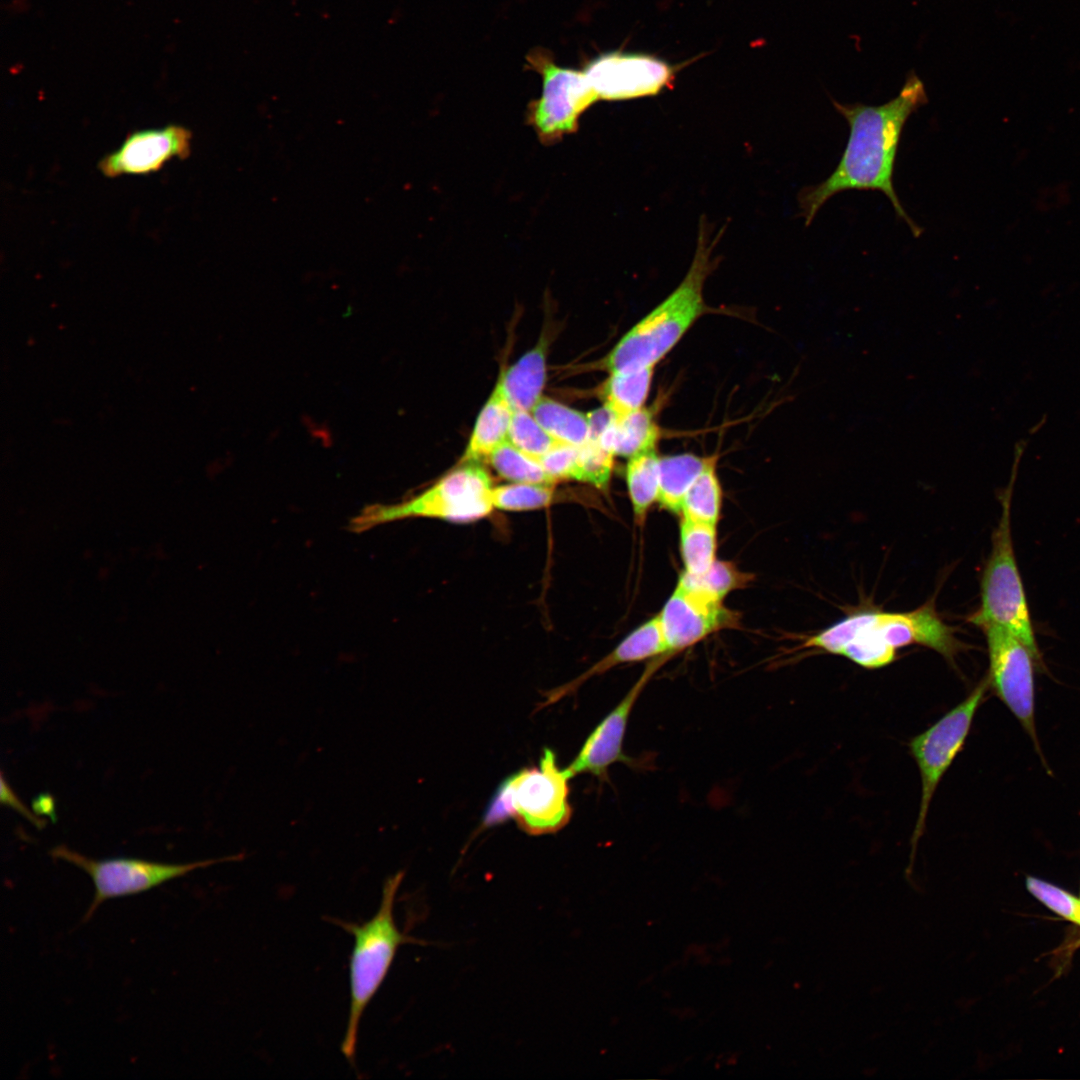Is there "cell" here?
<instances>
[{
    "mask_svg": "<svg viewBox=\"0 0 1080 1080\" xmlns=\"http://www.w3.org/2000/svg\"><path fill=\"white\" fill-rule=\"evenodd\" d=\"M921 79L909 72L899 94L880 106L842 104L832 99L835 109L847 121L850 136L832 174L799 194L801 216L810 225L821 207L845 190H878L890 200L897 216L919 237L922 228L906 213L893 186L895 159L903 127L909 116L927 104Z\"/></svg>",
    "mask_w": 1080,
    "mask_h": 1080,
    "instance_id": "1",
    "label": "cell"
},
{
    "mask_svg": "<svg viewBox=\"0 0 1080 1080\" xmlns=\"http://www.w3.org/2000/svg\"><path fill=\"white\" fill-rule=\"evenodd\" d=\"M912 644L930 648L950 662L965 649L954 628L938 614L934 600L906 612H853L807 637L800 647L841 655L876 669L891 664L898 649Z\"/></svg>",
    "mask_w": 1080,
    "mask_h": 1080,
    "instance_id": "2",
    "label": "cell"
},
{
    "mask_svg": "<svg viewBox=\"0 0 1080 1080\" xmlns=\"http://www.w3.org/2000/svg\"><path fill=\"white\" fill-rule=\"evenodd\" d=\"M721 233L709 242L700 223L693 261L681 283L660 304L627 331L595 368L626 372L655 367L705 312L704 283L715 268L711 254Z\"/></svg>",
    "mask_w": 1080,
    "mask_h": 1080,
    "instance_id": "3",
    "label": "cell"
},
{
    "mask_svg": "<svg viewBox=\"0 0 1080 1080\" xmlns=\"http://www.w3.org/2000/svg\"><path fill=\"white\" fill-rule=\"evenodd\" d=\"M403 878L404 872L398 871L385 880L379 908L368 921L361 924L333 921L354 938L349 965L350 1007L341 1044L343 1055L352 1064L361 1018L384 982L398 948L404 944L425 943L401 932L395 923V898Z\"/></svg>",
    "mask_w": 1080,
    "mask_h": 1080,
    "instance_id": "4",
    "label": "cell"
},
{
    "mask_svg": "<svg viewBox=\"0 0 1080 1080\" xmlns=\"http://www.w3.org/2000/svg\"><path fill=\"white\" fill-rule=\"evenodd\" d=\"M557 763L555 752L544 748L538 767H525L499 785L483 814L480 829H489L514 818L528 835L555 833L570 821L569 780Z\"/></svg>",
    "mask_w": 1080,
    "mask_h": 1080,
    "instance_id": "5",
    "label": "cell"
},
{
    "mask_svg": "<svg viewBox=\"0 0 1080 1080\" xmlns=\"http://www.w3.org/2000/svg\"><path fill=\"white\" fill-rule=\"evenodd\" d=\"M493 484L486 469L476 462L460 463L431 487L396 504L367 506L349 523L361 533L381 524L409 518H432L469 523L486 518L494 510Z\"/></svg>",
    "mask_w": 1080,
    "mask_h": 1080,
    "instance_id": "6",
    "label": "cell"
},
{
    "mask_svg": "<svg viewBox=\"0 0 1080 1080\" xmlns=\"http://www.w3.org/2000/svg\"><path fill=\"white\" fill-rule=\"evenodd\" d=\"M1002 512L991 537V551L980 586V605L968 621L980 629L999 626L1015 635L1031 652L1037 670L1044 665L1034 635L1011 532V487L1002 497Z\"/></svg>",
    "mask_w": 1080,
    "mask_h": 1080,
    "instance_id": "7",
    "label": "cell"
},
{
    "mask_svg": "<svg viewBox=\"0 0 1080 1080\" xmlns=\"http://www.w3.org/2000/svg\"><path fill=\"white\" fill-rule=\"evenodd\" d=\"M49 854L54 859L80 868L90 876L95 893L83 918L84 922L88 921L96 909L109 899L146 892L194 870L243 858V855L237 854L189 863H161L125 857L96 860L69 849L65 845L53 847Z\"/></svg>",
    "mask_w": 1080,
    "mask_h": 1080,
    "instance_id": "8",
    "label": "cell"
},
{
    "mask_svg": "<svg viewBox=\"0 0 1080 1080\" xmlns=\"http://www.w3.org/2000/svg\"><path fill=\"white\" fill-rule=\"evenodd\" d=\"M989 689L987 675L957 706L909 743L921 778V801L912 842L922 836L933 795L941 778L962 750L974 716Z\"/></svg>",
    "mask_w": 1080,
    "mask_h": 1080,
    "instance_id": "9",
    "label": "cell"
},
{
    "mask_svg": "<svg viewBox=\"0 0 1080 1080\" xmlns=\"http://www.w3.org/2000/svg\"><path fill=\"white\" fill-rule=\"evenodd\" d=\"M527 61L543 83L540 97L528 105V124L543 144L553 145L577 131L580 116L599 98L583 71L558 66L542 51Z\"/></svg>",
    "mask_w": 1080,
    "mask_h": 1080,
    "instance_id": "10",
    "label": "cell"
},
{
    "mask_svg": "<svg viewBox=\"0 0 1080 1080\" xmlns=\"http://www.w3.org/2000/svg\"><path fill=\"white\" fill-rule=\"evenodd\" d=\"M981 630L987 642L989 688L1017 718L1042 757L1035 725L1034 657L1009 631L995 625Z\"/></svg>",
    "mask_w": 1080,
    "mask_h": 1080,
    "instance_id": "11",
    "label": "cell"
},
{
    "mask_svg": "<svg viewBox=\"0 0 1080 1080\" xmlns=\"http://www.w3.org/2000/svg\"><path fill=\"white\" fill-rule=\"evenodd\" d=\"M669 652L694 645L708 635L738 624L737 612L722 600L678 581L659 613Z\"/></svg>",
    "mask_w": 1080,
    "mask_h": 1080,
    "instance_id": "12",
    "label": "cell"
},
{
    "mask_svg": "<svg viewBox=\"0 0 1080 1080\" xmlns=\"http://www.w3.org/2000/svg\"><path fill=\"white\" fill-rule=\"evenodd\" d=\"M583 72L603 100H623L659 93L672 79V68L646 55L602 54L590 61Z\"/></svg>",
    "mask_w": 1080,
    "mask_h": 1080,
    "instance_id": "13",
    "label": "cell"
},
{
    "mask_svg": "<svg viewBox=\"0 0 1080 1080\" xmlns=\"http://www.w3.org/2000/svg\"><path fill=\"white\" fill-rule=\"evenodd\" d=\"M191 140L192 132L177 124L135 130L118 149L105 155L97 167L108 178L148 175L174 158L186 159L191 153Z\"/></svg>",
    "mask_w": 1080,
    "mask_h": 1080,
    "instance_id": "14",
    "label": "cell"
},
{
    "mask_svg": "<svg viewBox=\"0 0 1080 1080\" xmlns=\"http://www.w3.org/2000/svg\"><path fill=\"white\" fill-rule=\"evenodd\" d=\"M656 665L648 667L621 701L595 726L585 739L572 762L565 767L570 778L589 773L607 780L609 767L617 762H635L623 751V743L631 711L648 682Z\"/></svg>",
    "mask_w": 1080,
    "mask_h": 1080,
    "instance_id": "15",
    "label": "cell"
},
{
    "mask_svg": "<svg viewBox=\"0 0 1080 1080\" xmlns=\"http://www.w3.org/2000/svg\"><path fill=\"white\" fill-rule=\"evenodd\" d=\"M669 653L659 614L628 634L607 656L570 682L545 692L537 710L574 693L589 678L622 663L642 661Z\"/></svg>",
    "mask_w": 1080,
    "mask_h": 1080,
    "instance_id": "16",
    "label": "cell"
},
{
    "mask_svg": "<svg viewBox=\"0 0 1080 1080\" xmlns=\"http://www.w3.org/2000/svg\"><path fill=\"white\" fill-rule=\"evenodd\" d=\"M547 349V339L541 336L537 345L500 375L497 383L513 410L531 412L543 397Z\"/></svg>",
    "mask_w": 1080,
    "mask_h": 1080,
    "instance_id": "17",
    "label": "cell"
},
{
    "mask_svg": "<svg viewBox=\"0 0 1080 1080\" xmlns=\"http://www.w3.org/2000/svg\"><path fill=\"white\" fill-rule=\"evenodd\" d=\"M513 408L496 383L482 407L460 463L487 461L491 453L508 441Z\"/></svg>",
    "mask_w": 1080,
    "mask_h": 1080,
    "instance_id": "18",
    "label": "cell"
},
{
    "mask_svg": "<svg viewBox=\"0 0 1080 1080\" xmlns=\"http://www.w3.org/2000/svg\"><path fill=\"white\" fill-rule=\"evenodd\" d=\"M660 428L650 409H641L614 417L610 425L596 440L614 456L630 458L657 449Z\"/></svg>",
    "mask_w": 1080,
    "mask_h": 1080,
    "instance_id": "19",
    "label": "cell"
},
{
    "mask_svg": "<svg viewBox=\"0 0 1080 1080\" xmlns=\"http://www.w3.org/2000/svg\"><path fill=\"white\" fill-rule=\"evenodd\" d=\"M713 455L701 457L692 453L667 455L659 458L658 502L666 510L680 514L688 489L705 469Z\"/></svg>",
    "mask_w": 1080,
    "mask_h": 1080,
    "instance_id": "20",
    "label": "cell"
},
{
    "mask_svg": "<svg viewBox=\"0 0 1080 1080\" xmlns=\"http://www.w3.org/2000/svg\"><path fill=\"white\" fill-rule=\"evenodd\" d=\"M654 369L655 367H646L609 374L599 389L603 406L615 417H622L644 407Z\"/></svg>",
    "mask_w": 1080,
    "mask_h": 1080,
    "instance_id": "21",
    "label": "cell"
},
{
    "mask_svg": "<svg viewBox=\"0 0 1080 1080\" xmlns=\"http://www.w3.org/2000/svg\"><path fill=\"white\" fill-rule=\"evenodd\" d=\"M659 455L652 449L628 458L625 479L635 522L642 526L659 494Z\"/></svg>",
    "mask_w": 1080,
    "mask_h": 1080,
    "instance_id": "22",
    "label": "cell"
},
{
    "mask_svg": "<svg viewBox=\"0 0 1080 1080\" xmlns=\"http://www.w3.org/2000/svg\"><path fill=\"white\" fill-rule=\"evenodd\" d=\"M557 443L582 446L590 437L587 414L543 396L531 411Z\"/></svg>",
    "mask_w": 1080,
    "mask_h": 1080,
    "instance_id": "23",
    "label": "cell"
},
{
    "mask_svg": "<svg viewBox=\"0 0 1080 1080\" xmlns=\"http://www.w3.org/2000/svg\"><path fill=\"white\" fill-rule=\"evenodd\" d=\"M717 462L718 456L713 455L708 465L688 489L681 505V518L717 525L722 504Z\"/></svg>",
    "mask_w": 1080,
    "mask_h": 1080,
    "instance_id": "24",
    "label": "cell"
},
{
    "mask_svg": "<svg viewBox=\"0 0 1080 1080\" xmlns=\"http://www.w3.org/2000/svg\"><path fill=\"white\" fill-rule=\"evenodd\" d=\"M717 525L681 518L680 552L685 573L700 575L716 559Z\"/></svg>",
    "mask_w": 1080,
    "mask_h": 1080,
    "instance_id": "25",
    "label": "cell"
},
{
    "mask_svg": "<svg viewBox=\"0 0 1080 1080\" xmlns=\"http://www.w3.org/2000/svg\"><path fill=\"white\" fill-rule=\"evenodd\" d=\"M555 499V484L534 482H511L494 486L492 503L494 509L506 512H524L548 507Z\"/></svg>",
    "mask_w": 1080,
    "mask_h": 1080,
    "instance_id": "26",
    "label": "cell"
},
{
    "mask_svg": "<svg viewBox=\"0 0 1080 1080\" xmlns=\"http://www.w3.org/2000/svg\"><path fill=\"white\" fill-rule=\"evenodd\" d=\"M487 461L502 478L511 482L556 484L537 459L527 455L509 441L495 449Z\"/></svg>",
    "mask_w": 1080,
    "mask_h": 1080,
    "instance_id": "27",
    "label": "cell"
},
{
    "mask_svg": "<svg viewBox=\"0 0 1080 1080\" xmlns=\"http://www.w3.org/2000/svg\"><path fill=\"white\" fill-rule=\"evenodd\" d=\"M753 578L752 574L741 571L733 562L716 560L703 574L683 572L679 582L723 600L730 592L746 587Z\"/></svg>",
    "mask_w": 1080,
    "mask_h": 1080,
    "instance_id": "28",
    "label": "cell"
},
{
    "mask_svg": "<svg viewBox=\"0 0 1080 1080\" xmlns=\"http://www.w3.org/2000/svg\"><path fill=\"white\" fill-rule=\"evenodd\" d=\"M508 441L537 460L557 444L531 412L521 410L513 412Z\"/></svg>",
    "mask_w": 1080,
    "mask_h": 1080,
    "instance_id": "29",
    "label": "cell"
},
{
    "mask_svg": "<svg viewBox=\"0 0 1080 1080\" xmlns=\"http://www.w3.org/2000/svg\"><path fill=\"white\" fill-rule=\"evenodd\" d=\"M614 457L598 441L589 439L584 445L579 446L573 480L591 484L599 489L606 488L611 478Z\"/></svg>",
    "mask_w": 1080,
    "mask_h": 1080,
    "instance_id": "30",
    "label": "cell"
},
{
    "mask_svg": "<svg viewBox=\"0 0 1080 1080\" xmlns=\"http://www.w3.org/2000/svg\"><path fill=\"white\" fill-rule=\"evenodd\" d=\"M1026 889L1046 908L1080 927V896L1035 876H1027Z\"/></svg>",
    "mask_w": 1080,
    "mask_h": 1080,
    "instance_id": "31",
    "label": "cell"
},
{
    "mask_svg": "<svg viewBox=\"0 0 1080 1080\" xmlns=\"http://www.w3.org/2000/svg\"><path fill=\"white\" fill-rule=\"evenodd\" d=\"M579 455V446L557 443L538 461L546 473L556 482L573 480Z\"/></svg>",
    "mask_w": 1080,
    "mask_h": 1080,
    "instance_id": "32",
    "label": "cell"
},
{
    "mask_svg": "<svg viewBox=\"0 0 1080 1080\" xmlns=\"http://www.w3.org/2000/svg\"><path fill=\"white\" fill-rule=\"evenodd\" d=\"M1 802L6 804L20 813L23 817L29 820L32 824L38 828L43 827V821L34 816L15 795L14 791L5 781L3 773L1 774Z\"/></svg>",
    "mask_w": 1080,
    "mask_h": 1080,
    "instance_id": "33",
    "label": "cell"
}]
</instances>
